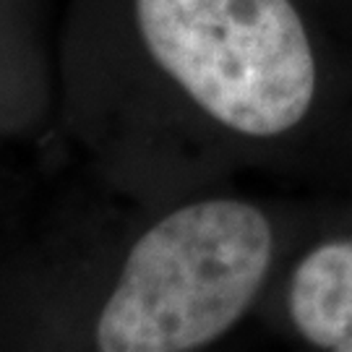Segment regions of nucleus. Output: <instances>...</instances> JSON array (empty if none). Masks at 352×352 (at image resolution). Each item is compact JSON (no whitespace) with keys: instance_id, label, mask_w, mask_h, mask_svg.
<instances>
[{"instance_id":"f257e3e1","label":"nucleus","mask_w":352,"mask_h":352,"mask_svg":"<svg viewBox=\"0 0 352 352\" xmlns=\"http://www.w3.org/2000/svg\"><path fill=\"white\" fill-rule=\"evenodd\" d=\"M107 104L131 183L188 196L235 170L327 177L352 45L314 0H110Z\"/></svg>"},{"instance_id":"7ed1b4c3","label":"nucleus","mask_w":352,"mask_h":352,"mask_svg":"<svg viewBox=\"0 0 352 352\" xmlns=\"http://www.w3.org/2000/svg\"><path fill=\"white\" fill-rule=\"evenodd\" d=\"M256 316L289 347L352 352V193L302 204Z\"/></svg>"},{"instance_id":"20e7f679","label":"nucleus","mask_w":352,"mask_h":352,"mask_svg":"<svg viewBox=\"0 0 352 352\" xmlns=\"http://www.w3.org/2000/svg\"><path fill=\"white\" fill-rule=\"evenodd\" d=\"M331 29L340 34L347 45H352V0H314Z\"/></svg>"},{"instance_id":"39448f33","label":"nucleus","mask_w":352,"mask_h":352,"mask_svg":"<svg viewBox=\"0 0 352 352\" xmlns=\"http://www.w3.org/2000/svg\"><path fill=\"white\" fill-rule=\"evenodd\" d=\"M331 180H350V183H352V113H350L347 126H344V133H342L337 157H334Z\"/></svg>"},{"instance_id":"f03ea898","label":"nucleus","mask_w":352,"mask_h":352,"mask_svg":"<svg viewBox=\"0 0 352 352\" xmlns=\"http://www.w3.org/2000/svg\"><path fill=\"white\" fill-rule=\"evenodd\" d=\"M305 199L177 196L139 227L91 324L100 352H193L256 316Z\"/></svg>"}]
</instances>
